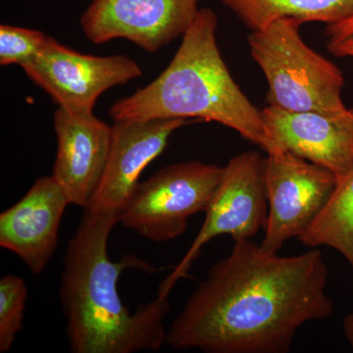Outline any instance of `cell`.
Listing matches in <instances>:
<instances>
[{
	"label": "cell",
	"instance_id": "5bb4252c",
	"mask_svg": "<svg viewBox=\"0 0 353 353\" xmlns=\"http://www.w3.org/2000/svg\"><path fill=\"white\" fill-rule=\"evenodd\" d=\"M252 31L281 18L338 24L353 16V0H221Z\"/></svg>",
	"mask_w": 353,
	"mask_h": 353
},
{
	"label": "cell",
	"instance_id": "ffe728a7",
	"mask_svg": "<svg viewBox=\"0 0 353 353\" xmlns=\"http://www.w3.org/2000/svg\"><path fill=\"white\" fill-rule=\"evenodd\" d=\"M343 334L353 352V311L345 316L343 324Z\"/></svg>",
	"mask_w": 353,
	"mask_h": 353
},
{
	"label": "cell",
	"instance_id": "52a82bcc",
	"mask_svg": "<svg viewBox=\"0 0 353 353\" xmlns=\"http://www.w3.org/2000/svg\"><path fill=\"white\" fill-rule=\"evenodd\" d=\"M336 183L338 179L328 169L288 150L267 153L269 212L261 248L278 253L285 241L299 240L326 208Z\"/></svg>",
	"mask_w": 353,
	"mask_h": 353
},
{
	"label": "cell",
	"instance_id": "d6986e66",
	"mask_svg": "<svg viewBox=\"0 0 353 353\" xmlns=\"http://www.w3.org/2000/svg\"><path fill=\"white\" fill-rule=\"evenodd\" d=\"M329 52L336 57H353V34L340 41H328Z\"/></svg>",
	"mask_w": 353,
	"mask_h": 353
},
{
	"label": "cell",
	"instance_id": "4fadbf2b",
	"mask_svg": "<svg viewBox=\"0 0 353 353\" xmlns=\"http://www.w3.org/2000/svg\"><path fill=\"white\" fill-rule=\"evenodd\" d=\"M71 204L53 176H39L17 203L0 214V246L43 273L57 248L60 223Z\"/></svg>",
	"mask_w": 353,
	"mask_h": 353
},
{
	"label": "cell",
	"instance_id": "9c48e42d",
	"mask_svg": "<svg viewBox=\"0 0 353 353\" xmlns=\"http://www.w3.org/2000/svg\"><path fill=\"white\" fill-rule=\"evenodd\" d=\"M199 0H92L81 17L95 44L124 39L153 53L183 37L196 19Z\"/></svg>",
	"mask_w": 353,
	"mask_h": 353
},
{
	"label": "cell",
	"instance_id": "8fae6325",
	"mask_svg": "<svg viewBox=\"0 0 353 353\" xmlns=\"http://www.w3.org/2000/svg\"><path fill=\"white\" fill-rule=\"evenodd\" d=\"M194 122L199 121L169 118L114 122L108 165L88 209L113 213L120 218L143 171L162 154L174 132Z\"/></svg>",
	"mask_w": 353,
	"mask_h": 353
},
{
	"label": "cell",
	"instance_id": "2e32d148",
	"mask_svg": "<svg viewBox=\"0 0 353 353\" xmlns=\"http://www.w3.org/2000/svg\"><path fill=\"white\" fill-rule=\"evenodd\" d=\"M28 288L18 276L0 280V352H10L16 336L23 328Z\"/></svg>",
	"mask_w": 353,
	"mask_h": 353
},
{
	"label": "cell",
	"instance_id": "30bf717a",
	"mask_svg": "<svg viewBox=\"0 0 353 353\" xmlns=\"http://www.w3.org/2000/svg\"><path fill=\"white\" fill-rule=\"evenodd\" d=\"M269 150H288L328 169L338 181L353 167V108L338 114L261 110Z\"/></svg>",
	"mask_w": 353,
	"mask_h": 353
},
{
	"label": "cell",
	"instance_id": "ac0fdd59",
	"mask_svg": "<svg viewBox=\"0 0 353 353\" xmlns=\"http://www.w3.org/2000/svg\"><path fill=\"white\" fill-rule=\"evenodd\" d=\"M324 34L328 38V41H340L353 34V16L338 24L327 25Z\"/></svg>",
	"mask_w": 353,
	"mask_h": 353
},
{
	"label": "cell",
	"instance_id": "7c38bea8",
	"mask_svg": "<svg viewBox=\"0 0 353 353\" xmlns=\"http://www.w3.org/2000/svg\"><path fill=\"white\" fill-rule=\"evenodd\" d=\"M57 153L52 176L71 204L92 205L108 165L112 127L95 117L58 108L53 115Z\"/></svg>",
	"mask_w": 353,
	"mask_h": 353
},
{
	"label": "cell",
	"instance_id": "9a60e30c",
	"mask_svg": "<svg viewBox=\"0 0 353 353\" xmlns=\"http://www.w3.org/2000/svg\"><path fill=\"white\" fill-rule=\"evenodd\" d=\"M299 241L308 248H333L353 272V167L338 181L326 208Z\"/></svg>",
	"mask_w": 353,
	"mask_h": 353
},
{
	"label": "cell",
	"instance_id": "5b68a950",
	"mask_svg": "<svg viewBox=\"0 0 353 353\" xmlns=\"http://www.w3.org/2000/svg\"><path fill=\"white\" fill-rule=\"evenodd\" d=\"M224 167L181 162L139 183L121 212L119 223L148 240L162 243L185 234L190 216L205 212Z\"/></svg>",
	"mask_w": 353,
	"mask_h": 353
},
{
	"label": "cell",
	"instance_id": "e0dca14e",
	"mask_svg": "<svg viewBox=\"0 0 353 353\" xmlns=\"http://www.w3.org/2000/svg\"><path fill=\"white\" fill-rule=\"evenodd\" d=\"M48 37L38 30L0 26V65L22 67L38 57Z\"/></svg>",
	"mask_w": 353,
	"mask_h": 353
},
{
	"label": "cell",
	"instance_id": "8992f818",
	"mask_svg": "<svg viewBox=\"0 0 353 353\" xmlns=\"http://www.w3.org/2000/svg\"><path fill=\"white\" fill-rule=\"evenodd\" d=\"M266 157L245 152L232 158L223 171L205 220L189 252L165 280L159 294L169 296L172 288L185 276L201 248L216 236L228 234L234 241L252 240L266 226L269 205L265 185Z\"/></svg>",
	"mask_w": 353,
	"mask_h": 353
},
{
	"label": "cell",
	"instance_id": "277c9868",
	"mask_svg": "<svg viewBox=\"0 0 353 353\" xmlns=\"http://www.w3.org/2000/svg\"><path fill=\"white\" fill-rule=\"evenodd\" d=\"M301 25L281 18L248 37L252 57L268 82L267 101L292 112H343V73L304 43Z\"/></svg>",
	"mask_w": 353,
	"mask_h": 353
},
{
	"label": "cell",
	"instance_id": "7a4b0ae2",
	"mask_svg": "<svg viewBox=\"0 0 353 353\" xmlns=\"http://www.w3.org/2000/svg\"><path fill=\"white\" fill-rule=\"evenodd\" d=\"M118 223L113 213L85 209L67 246L60 301L72 352L132 353L158 350L166 343L168 296L158 294L132 313L121 299V274L128 268L148 271L152 267L134 255L118 262L109 259V236Z\"/></svg>",
	"mask_w": 353,
	"mask_h": 353
},
{
	"label": "cell",
	"instance_id": "ba28073f",
	"mask_svg": "<svg viewBox=\"0 0 353 353\" xmlns=\"http://www.w3.org/2000/svg\"><path fill=\"white\" fill-rule=\"evenodd\" d=\"M21 68L60 108L81 115L94 113L97 99L106 90L143 74L139 64L126 55L83 54L52 37H48L38 57Z\"/></svg>",
	"mask_w": 353,
	"mask_h": 353
},
{
	"label": "cell",
	"instance_id": "3957f363",
	"mask_svg": "<svg viewBox=\"0 0 353 353\" xmlns=\"http://www.w3.org/2000/svg\"><path fill=\"white\" fill-rule=\"evenodd\" d=\"M218 17L201 8L170 64L146 87L109 109L118 121L183 118L217 122L268 152L261 110L234 82L218 48Z\"/></svg>",
	"mask_w": 353,
	"mask_h": 353
},
{
	"label": "cell",
	"instance_id": "6da1fadb",
	"mask_svg": "<svg viewBox=\"0 0 353 353\" xmlns=\"http://www.w3.org/2000/svg\"><path fill=\"white\" fill-rule=\"evenodd\" d=\"M328 268L321 250L292 256L234 241L213 265L167 332L176 350L285 353L305 323L328 319Z\"/></svg>",
	"mask_w": 353,
	"mask_h": 353
}]
</instances>
